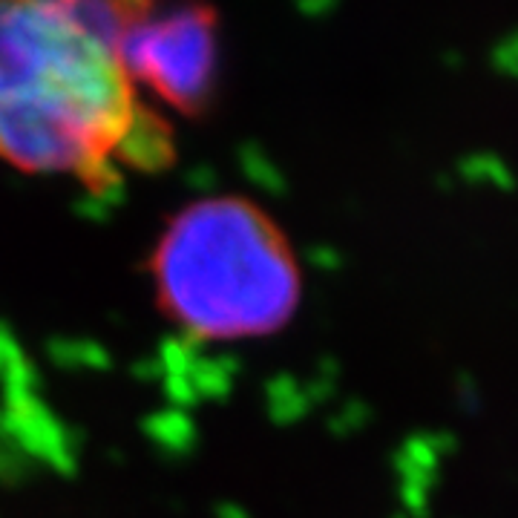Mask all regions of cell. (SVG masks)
Instances as JSON below:
<instances>
[{
	"label": "cell",
	"mask_w": 518,
	"mask_h": 518,
	"mask_svg": "<svg viewBox=\"0 0 518 518\" xmlns=\"http://www.w3.org/2000/svg\"><path fill=\"white\" fill-rule=\"evenodd\" d=\"M139 0H0V162L110 190L173 162V124L127 67Z\"/></svg>",
	"instance_id": "6da1fadb"
},
{
	"label": "cell",
	"mask_w": 518,
	"mask_h": 518,
	"mask_svg": "<svg viewBox=\"0 0 518 518\" xmlns=\"http://www.w3.org/2000/svg\"><path fill=\"white\" fill-rule=\"evenodd\" d=\"M156 303L193 340L236 343L288 326L303 297L297 254L248 196H202L176 211L150 254Z\"/></svg>",
	"instance_id": "7a4b0ae2"
},
{
	"label": "cell",
	"mask_w": 518,
	"mask_h": 518,
	"mask_svg": "<svg viewBox=\"0 0 518 518\" xmlns=\"http://www.w3.org/2000/svg\"><path fill=\"white\" fill-rule=\"evenodd\" d=\"M124 55L153 104L202 116L216 87V9L205 0H139Z\"/></svg>",
	"instance_id": "3957f363"
}]
</instances>
